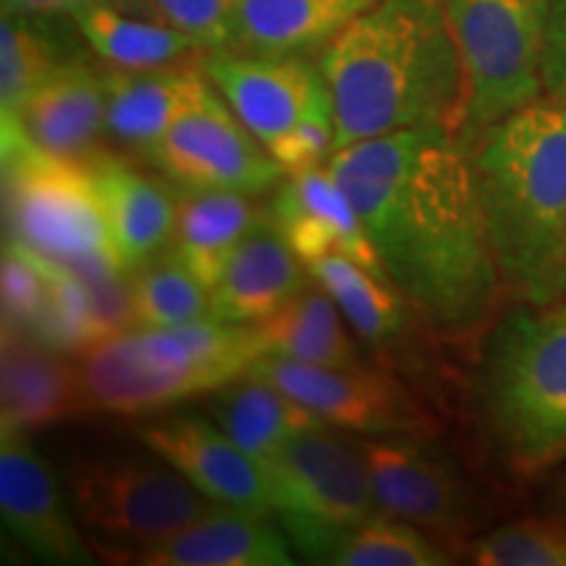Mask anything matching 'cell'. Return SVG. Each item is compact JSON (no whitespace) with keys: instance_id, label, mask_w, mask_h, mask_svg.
Segmentation results:
<instances>
[{"instance_id":"1","label":"cell","mask_w":566,"mask_h":566,"mask_svg":"<svg viewBox=\"0 0 566 566\" xmlns=\"http://www.w3.org/2000/svg\"><path fill=\"white\" fill-rule=\"evenodd\" d=\"M388 281L443 344H467L504 300L472 150L424 126L346 145L328 160Z\"/></svg>"},{"instance_id":"2","label":"cell","mask_w":566,"mask_h":566,"mask_svg":"<svg viewBox=\"0 0 566 566\" xmlns=\"http://www.w3.org/2000/svg\"><path fill=\"white\" fill-rule=\"evenodd\" d=\"M336 150L384 134L459 132L464 69L441 0H378L317 55Z\"/></svg>"},{"instance_id":"3","label":"cell","mask_w":566,"mask_h":566,"mask_svg":"<svg viewBox=\"0 0 566 566\" xmlns=\"http://www.w3.org/2000/svg\"><path fill=\"white\" fill-rule=\"evenodd\" d=\"M488 239L506 296H566V105L537 97L472 145Z\"/></svg>"},{"instance_id":"4","label":"cell","mask_w":566,"mask_h":566,"mask_svg":"<svg viewBox=\"0 0 566 566\" xmlns=\"http://www.w3.org/2000/svg\"><path fill=\"white\" fill-rule=\"evenodd\" d=\"M483 438L514 480L566 464V296L516 302L491 323L475 375Z\"/></svg>"},{"instance_id":"5","label":"cell","mask_w":566,"mask_h":566,"mask_svg":"<svg viewBox=\"0 0 566 566\" xmlns=\"http://www.w3.org/2000/svg\"><path fill=\"white\" fill-rule=\"evenodd\" d=\"M265 354L258 325L216 317L176 328H132L80 357L87 412L139 417L233 384Z\"/></svg>"},{"instance_id":"6","label":"cell","mask_w":566,"mask_h":566,"mask_svg":"<svg viewBox=\"0 0 566 566\" xmlns=\"http://www.w3.org/2000/svg\"><path fill=\"white\" fill-rule=\"evenodd\" d=\"M263 475L273 516L307 562L328 564L346 537L384 514L359 443L331 424L289 438Z\"/></svg>"},{"instance_id":"7","label":"cell","mask_w":566,"mask_h":566,"mask_svg":"<svg viewBox=\"0 0 566 566\" xmlns=\"http://www.w3.org/2000/svg\"><path fill=\"white\" fill-rule=\"evenodd\" d=\"M464 69L457 137L472 150L483 132L543 97L551 0H441Z\"/></svg>"},{"instance_id":"8","label":"cell","mask_w":566,"mask_h":566,"mask_svg":"<svg viewBox=\"0 0 566 566\" xmlns=\"http://www.w3.org/2000/svg\"><path fill=\"white\" fill-rule=\"evenodd\" d=\"M3 210L11 242L61 265L111 254L95 174L45 153L17 118L3 116Z\"/></svg>"},{"instance_id":"9","label":"cell","mask_w":566,"mask_h":566,"mask_svg":"<svg viewBox=\"0 0 566 566\" xmlns=\"http://www.w3.org/2000/svg\"><path fill=\"white\" fill-rule=\"evenodd\" d=\"M66 488L92 548L108 562L187 527L210 506L179 470L153 451L71 459Z\"/></svg>"},{"instance_id":"10","label":"cell","mask_w":566,"mask_h":566,"mask_svg":"<svg viewBox=\"0 0 566 566\" xmlns=\"http://www.w3.org/2000/svg\"><path fill=\"white\" fill-rule=\"evenodd\" d=\"M357 443L380 512L424 530L451 554L475 541L488 520L483 495L433 438L388 436Z\"/></svg>"},{"instance_id":"11","label":"cell","mask_w":566,"mask_h":566,"mask_svg":"<svg viewBox=\"0 0 566 566\" xmlns=\"http://www.w3.org/2000/svg\"><path fill=\"white\" fill-rule=\"evenodd\" d=\"M247 375L281 388L331 428L367 438H433L438 433L433 409L391 367H323L263 354Z\"/></svg>"},{"instance_id":"12","label":"cell","mask_w":566,"mask_h":566,"mask_svg":"<svg viewBox=\"0 0 566 566\" xmlns=\"http://www.w3.org/2000/svg\"><path fill=\"white\" fill-rule=\"evenodd\" d=\"M142 160L187 192L258 197L286 176L212 84Z\"/></svg>"},{"instance_id":"13","label":"cell","mask_w":566,"mask_h":566,"mask_svg":"<svg viewBox=\"0 0 566 566\" xmlns=\"http://www.w3.org/2000/svg\"><path fill=\"white\" fill-rule=\"evenodd\" d=\"M69 501L30 433L0 428V516L6 533L45 564H92L95 548L76 527Z\"/></svg>"},{"instance_id":"14","label":"cell","mask_w":566,"mask_h":566,"mask_svg":"<svg viewBox=\"0 0 566 566\" xmlns=\"http://www.w3.org/2000/svg\"><path fill=\"white\" fill-rule=\"evenodd\" d=\"M134 436L147 451L179 470L210 504L273 516L263 470L208 412L147 417L134 428Z\"/></svg>"},{"instance_id":"15","label":"cell","mask_w":566,"mask_h":566,"mask_svg":"<svg viewBox=\"0 0 566 566\" xmlns=\"http://www.w3.org/2000/svg\"><path fill=\"white\" fill-rule=\"evenodd\" d=\"M202 69L229 108L263 145H273L328 95L313 55H252L208 51Z\"/></svg>"},{"instance_id":"16","label":"cell","mask_w":566,"mask_h":566,"mask_svg":"<svg viewBox=\"0 0 566 566\" xmlns=\"http://www.w3.org/2000/svg\"><path fill=\"white\" fill-rule=\"evenodd\" d=\"M268 221L304 265L328 254H344L388 279L352 197L328 166L286 176L268 202Z\"/></svg>"},{"instance_id":"17","label":"cell","mask_w":566,"mask_h":566,"mask_svg":"<svg viewBox=\"0 0 566 566\" xmlns=\"http://www.w3.org/2000/svg\"><path fill=\"white\" fill-rule=\"evenodd\" d=\"M307 268L317 286L334 296L352 334L380 359V365L401 375L415 370L422 357L420 338L433 336V331L391 281L344 254H328Z\"/></svg>"},{"instance_id":"18","label":"cell","mask_w":566,"mask_h":566,"mask_svg":"<svg viewBox=\"0 0 566 566\" xmlns=\"http://www.w3.org/2000/svg\"><path fill=\"white\" fill-rule=\"evenodd\" d=\"M108 229V250L126 275L171 250L179 221V192L158 171H142L116 150L92 163Z\"/></svg>"},{"instance_id":"19","label":"cell","mask_w":566,"mask_h":566,"mask_svg":"<svg viewBox=\"0 0 566 566\" xmlns=\"http://www.w3.org/2000/svg\"><path fill=\"white\" fill-rule=\"evenodd\" d=\"M0 428L40 433L87 412L80 363L30 331L3 323L0 349Z\"/></svg>"},{"instance_id":"20","label":"cell","mask_w":566,"mask_h":566,"mask_svg":"<svg viewBox=\"0 0 566 566\" xmlns=\"http://www.w3.org/2000/svg\"><path fill=\"white\" fill-rule=\"evenodd\" d=\"M118 564L139 566H289L292 543L273 516L210 504L187 527L126 551Z\"/></svg>"},{"instance_id":"21","label":"cell","mask_w":566,"mask_h":566,"mask_svg":"<svg viewBox=\"0 0 566 566\" xmlns=\"http://www.w3.org/2000/svg\"><path fill=\"white\" fill-rule=\"evenodd\" d=\"M11 118L45 153L92 166L113 150L105 137V66L95 55L66 63Z\"/></svg>"},{"instance_id":"22","label":"cell","mask_w":566,"mask_h":566,"mask_svg":"<svg viewBox=\"0 0 566 566\" xmlns=\"http://www.w3.org/2000/svg\"><path fill=\"white\" fill-rule=\"evenodd\" d=\"M105 66V63H103ZM202 63L155 71L105 66V137L113 150L145 158L210 90Z\"/></svg>"},{"instance_id":"23","label":"cell","mask_w":566,"mask_h":566,"mask_svg":"<svg viewBox=\"0 0 566 566\" xmlns=\"http://www.w3.org/2000/svg\"><path fill=\"white\" fill-rule=\"evenodd\" d=\"M310 279V268L268 221L233 252L221 281L210 292V317L233 325H258L300 296Z\"/></svg>"},{"instance_id":"24","label":"cell","mask_w":566,"mask_h":566,"mask_svg":"<svg viewBox=\"0 0 566 566\" xmlns=\"http://www.w3.org/2000/svg\"><path fill=\"white\" fill-rule=\"evenodd\" d=\"M378 0H233L229 51L317 59Z\"/></svg>"},{"instance_id":"25","label":"cell","mask_w":566,"mask_h":566,"mask_svg":"<svg viewBox=\"0 0 566 566\" xmlns=\"http://www.w3.org/2000/svg\"><path fill=\"white\" fill-rule=\"evenodd\" d=\"M76 27L95 59L111 69L155 71L202 63L208 48L147 11L95 3L76 11Z\"/></svg>"},{"instance_id":"26","label":"cell","mask_w":566,"mask_h":566,"mask_svg":"<svg viewBox=\"0 0 566 566\" xmlns=\"http://www.w3.org/2000/svg\"><path fill=\"white\" fill-rule=\"evenodd\" d=\"M95 55L71 17L3 13L0 21V111L19 116L55 71Z\"/></svg>"},{"instance_id":"27","label":"cell","mask_w":566,"mask_h":566,"mask_svg":"<svg viewBox=\"0 0 566 566\" xmlns=\"http://www.w3.org/2000/svg\"><path fill=\"white\" fill-rule=\"evenodd\" d=\"M265 223L268 208H260L254 195L179 189V221L171 252L212 292L233 252Z\"/></svg>"},{"instance_id":"28","label":"cell","mask_w":566,"mask_h":566,"mask_svg":"<svg viewBox=\"0 0 566 566\" xmlns=\"http://www.w3.org/2000/svg\"><path fill=\"white\" fill-rule=\"evenodd\" d=\"M208 415L263 472L289 438L325 424L281 388L252 375L218 388L208 401Z\"/></svg>"},{"instance_id":"29","label":"cell","mask_w":566,"mask_h":566,"mask_svg":"<svg viewBox=\"0 0 566 566\" xmlns=\"http://www.w3.org/2000/svg\"><path fill=\"white\" fill-rule=\"evenodd\" d=\"M344 323L346 317L334 296L313 281L286 307L258 323V328L265 354L323 367L363 365L359 346Z\"/></svg>"},{"instance_id":"30","label":"cell","mask_w":566,"mask_h":566,"mask_svg":"<svg viewBox=\"0 0 566 566\" xmlns=\"http://www.w3.org/2000/svg\"><path fill=\"white\" fill-rule=\"evenodd\" d=\"M134 328H176L210 317V292L168 250L129 275Z\"/></svg>"},{"instance_id":"31","label":"cell","mask_w":566,"mask_h":566,"mask_svg":"<svg viewBox=\"0 0 566 566\" xmlns=\"http://www.w3.org/2000/svg\"><path fill=\"white\" fill-rule=\"evenodd\" d=\"M34 258L45 273L48 304L32 336H38L42 344L53 346V349L69 354V357H82L92 346L108 338L101 317L95 313L92 296L84 289V283L76 279V273L69 271L66 265L53 263L40 254H34Z\"/></svg>"},{"instance_id":"32","label":"cell","mask_w":566,"mask_h":566,"mask_svg":"<svg viewBox=\"0 0 566 566\" xmlns=\"http://www.w3.org/2000/svg\"><path fill=\"white\" fill-rule=\"evenodd\" d=\"M449 562H454V554L433 535L388 514L352 533L328 558L336 566H443Z\"/></svg>"},{"instance_id":"33","label":"cell","mask_w":566,"mask_h":566,"mask_svg":"<svg viewBox=\"0 0 566 566\" xmlns=\"http://www.w3.org/2000/svg\"><path fill=\"white\" fill-rule=\"evenodd\" d=\"M467 556L480 566H566V512L488 530L467 546Z\"/></svg>"},{"instance_id":"34","label":"cell","mask_w":566,"mask_h":566,"mask_svg":"<svg viewBox=\"0 0 566 566\" xmlns=\"http://www.w3.org/2000/svg\"><path fill=\"white\" fill-rule=\"evenodd\" d=\"M0 294H3V323L17 328H38L48 304V281L38 258L19 242L6 239L0 265Z\"/></svg>"},{"instance_id":"35","label":"cell","mask_w":566,"mask_h":566,"mask_svg":"<svg viewBox=\"0 0 566 566\" xmlns=\"http://www.w3.org/2000/svg\"><path fill=\"white\" fill-rule=\"evenodd\" d=\"M268 153L279 163L286 176H296L304 171L321 168L336 153V122L331 95H323L313 108L296 122L292 129L283 132Z\"/></svg>"},{"instance_id":"36","label":"cell","mask_w":566,"mask_h":566,"mask_svg":"<svg viewBox=\"0 0 566 566\" xmlns=\"http://www.w3.org/2000/svg\"><path fill=\"white\" fill-rule=\"evenodd\" d=\"M155 17L192 34L208 51L231 45L233 0H142Z\"/></svg>"},{"instance_id":"37","label":"cell","mask_w":566,"mask_h":566,"mask_svg":"<svg viewBox=\"0 0 566 566\" xmlns=\"http://www.w3.org/2000/svg\"><path fill=\"white\" fill-rule=\"evenodd\" d=\"M543 95L566 105V0H551L543 48Z\"/></svg>"},{"instance_id":"38","label":"cell","mask_w":566,"mask_h":566,"mask_svg":"<svg viewBox=\"0 0 566 566\" xmlns=\"http://www.w3.org/2000/svg\"><path fill=\"white\" fill-rule=\"evenodd\" d=\"M95 3H116L132 11H147L142 0H3V13H40V17H74L76 11ZM155 17V13H153ZM160 19V17H158Z\"/></svg>"},{"instance_id":"39","label":"cell","mask_w":566,"mask_h":566,"mask_svg":"<svg viewBox=\"0 0 566 566\" xmlns=\"http://www.w3.org/2000/svg\"><path fill=\"white\" fill-rule=\"evenodd\" d=\"M551 504H554L558 512H566V470L564 475L556 480L554 491H551Z\"/></svg>"}]
</instances>
